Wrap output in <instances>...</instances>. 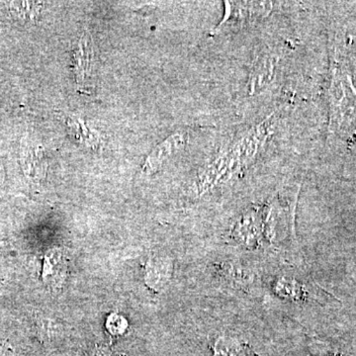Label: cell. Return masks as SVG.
<instances>
[{
	"mask_svg": "<svg viewBox=\"0 0 356 356\" xmlns=\"http://www.w3.org/2000/svg\"><path fill=\"white\" fill-rule=\"evenodd\" d=\"M65 264L64 257L58 252H51L44 257V276L46 280H53V285L64 280Z\"/></svg>",
	"mask_w": 356,
	"mask_h": 356,
	"instance_id": "6",
	"label": "cell"
},
{
	"mask_svg": "<svg viewBox=\"0 0 356 356\" xmlns=\"http://www.w3.org/2000/svg\"><path fill=\"white\" fill-rule=\"evenodd\" d=\"M214 356H250L247 344L231 336L218 337L213 344Z\"/></svg>",
	"mask_w": 356,
	"mask_h": 356,
	"instance_id": "4",
	"label": "cell"
},
{
	"mask_svg": "<svg viewBox=\"0 0 356 356\" xmlns=\"http://www.w3.org/2000/svg\"><path fill=\"white\" fill-rule=\"evenodd\" d=\"M225 15L221 22L213 30V34L236 32L254 25L270 14L273 2L226 1Z\"/></svg>",
	"mask_w": 356,
	"mask_h": 356,
	"instance_id": "1",
	"label": "cell"
},
{
	"mask_svg": "<svg viewBox=\"0 0 356 356\" xmlns=\"http://www.w3.org/2000/svg\"><path fill=\"white\" fill-rule=\"evenodd\" d=\"M149 281L158 287L163 286L170 276V264L166 259H156L149 264Z\"/></svg>",
	"mask_w": 356,
	"mask_h": 356,
	"instance_id": "7",
	"label": "cell"
},
{
	"mask_svg": "<svg viewBox=\"0 0 356 356\" xmlns=\"http://www.w3.org/2000/svg\"><path fill=\"white\" fill-rule=\"evenodd\" d=\"M231 236L238 245L247 248L261 247L266 241V225L264 209L248 210L236 221L231 232Z\"/></svg>",
	"mask_w": 356,
	"mask_h": 356,
	"instance_id": "2",
	"label": "cell"
},
{
	"mask_svg": "<svg viewBox=\"0 0 356 356\" xmlns=\"http://www.w3.org/2000/svg\"><path fill=\"white\" fill-rule=\"evenodd\" d=\"M11 13L23 19H35L38 16L40 7L36 2H11Z\"/></svg>",
	"mask_w": 356,
	"mask_h": 356,
	"instance_id": "8",
	"label": "cell"
},
{
	"mask_svg": "<svg viewBox=\"0 0 356 356\" xmlns=\"http://www.w3.org/2000/svg\"><path fill=\"white\" fill-rule=\"evenodd\" d=\"M106 327L112 336H119L124 334L127 330L128 323L118 314H111L107 318Z\"/></svg>",
	"mask_w": 356,
	"mask_h": 356,
	"instance_id": "9",
	"label": "cell"
},
{
	"mask_svg": "<svg viewBox=\"0 0 356 356\" xmlns=\"http://www.w3.org/2000/svg\"><path fill=\"white\" fill-rule=\"evenodd\" d=\"M331 88L332 107L334 109L332 116L334 121H339V126L343 124L344 120L350 121L353 116L350 110H355V100L353 99V90H351L348 79L343 77V72L337 67L334 70Z\"/></svg>",
	"mask_w": 356,
	"mask_h": 356,
	"instance_id": "3",
	"label": "cell"
},
{
	"mask_svg": "<svg viewBox=\"0 0 356 356\" xmlns=\"http://www.w3.org/2000/svg\"><path fill=\"white\" fill-rule=\"evenodd\" d=\"M184 136L179 135V134L168 138L151 154V156L147 159L146 166H149V168H158L161 161L168 159V156H170L173 152L177 151L178 147L184 144Z\"/></svg>",
	"mask_w": 356,
	"mask_h": 356,
	"instance_id": "5",
	"label": "cell"
}]
</instances>
